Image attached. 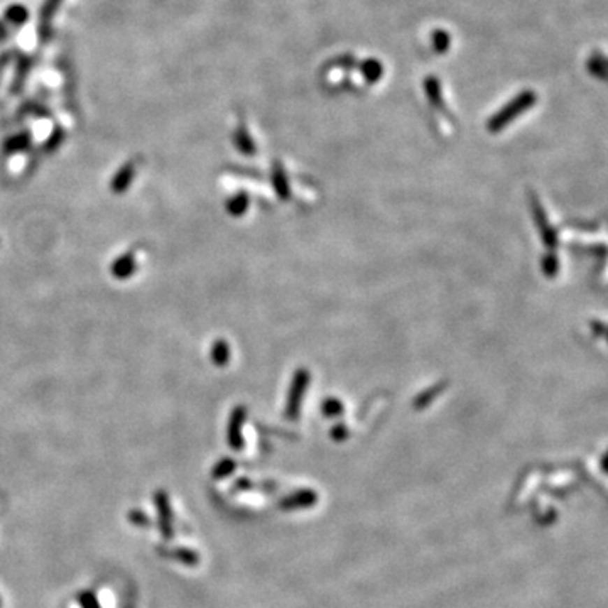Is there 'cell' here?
<instances>
[{"label": "cell", "instance_id": "obj_1", "mask_svg": "<svg viewBox=\"0 0 608 608\" xmlns=\"http://www.w3.org/2000/svg\"><path fill=\"white\" fill-rule=\"evenodd\" d=\"M306 384H307V375L304 374V372L296 374L293 389H291V396H289V414H294L296 409H299V403H301L303 391L304 387H306Z\"/></svg>", "mask_w": 608, "mask_h": 608}, {"label": "cell", "instance_id": "obj_2", "mask_svg": "<svg viewBox=\"0 0 608 608\" xmlns=\"http://www.w3.org/2000/svg\"><path fill=\"white\" fill-rule=\"evenodd\" d=\"M132 273H133L132 255H124V257L113 263V275H115V277H127V275H131Z\"/></svg>", "mask_w": 608, "mask_h": 608}, {"label": "cell", "instance_id": "obj_3", "mask_svg": "<svg viewBox=\"0 0 608 608\" xmlns=\"http://www.w3.org/2000/svg\"><path fill=\"white\" fill-rule=\"evenodd\" d=\"M212 356H213V362H217L218 365H223L229 360V347H226L225 342H217L213 345V350H212Z\"/></svg>", "mask_w": 608, "mask_h": 608}, {"label": "cell", "instance_id": "obj_4", "mask_svg": "<svg viewBox=\"0 0 608 608\" xmlns=\"http://www.w3.org/2000/svg\"><path fill=\"white\" fill-rule=\"evenodd\" d=\"M131 174H132V166H127V168L115 178V181H113V189H115V191H124V188L129 184V181H131Z\"/></svg>", "mask_w": 608, "mask_h": 608}, {"label": "cell", "instance_id": "obj_5", "mask_svg": "<svg viewBox=\"0 0 608 608\" xmlns=\"http://www.w3.org/2000/svg\"><path fill=\"white\" fill-rule=\"evenodd\" d=\"M245 208H247V196H245V194H238V196L235 198V200L229 205V210L233 215H240Z\"/></svg>", "mask_w": 608, "mask_h": 608}]
</instances>
